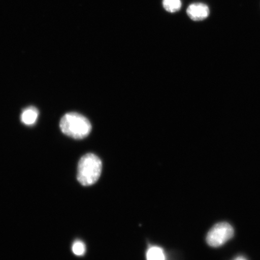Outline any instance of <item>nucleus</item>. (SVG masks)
Wrapping results in <instances>:
<instances>
[{
	"label": "nucleus",
	"mask_w": 260,
	"mask_h": 260,
	"mask_svg": "<svg viewBox=\"0 0 260 260\" xmlns=\"http://www.w3.org/2000/svg\"><path fill=\"white\" fill-rule=\"evenodd\" d=\"M60 128L65 135L75 139H82L89 135L92 125L86 117L71 112L65 114L61 118Z\"/></svg>",
	"instance_id": "1"
},
{
	"label": "nucleus",
	"mask_w": 260,
	"mask_h": 260,
	"mask_svg": "<svg viewBox=\"0 0 260 260\" xmlns=\"http://www.w3.org/2000/svg\"><path fill=\"white\" fill-rule=\"evenodd\" d=\"M102 162L93 154H87L81 158L78 165L77 180L84 186L95 183L100 177Z\"/></svg>",
	"instance_id": "2"
},
{
	"label": "nucleus",
	"mask_w": 260,
	"mask_h": 260,
	"mask_svg": "<svg viewBox=\"0 0 260 260\" xmlns=\"http://www.w3.org/2000/svg\"><path fill=\"white\" fill-rule=\"evenodd\" d=\"M235 230L230 223L219 222L214 225L208 233L206 241L210 246L217 248L233 238Z\"/></svg>",
	"instance_id": "3"
},
{
	"label": "nucleus",
	"mask_w": 260,
	"mask_h": 260,
	"mask_svg": "<svg viewBox=\"0 0 260 260\" xmlns=\"http://www.w3.org/2000/svg\"><path fill=\"white\" fill-rule=\"evenodd\" d=\"M187 14L191 20L200 21L204 20L210 15L208 6L202 3H195L188 6Z\"/></svg>",
	"instance_id": "4"
},
{
	"label": "nucleus",
	"mask_w": 260,
	"mask_h": 260,
	"mask_svg": "<svg viewBox=\"0 0 260 260\" xmlns=\"http://www.w3.org/2000/svg\"><path fill=\"white\" fill-rule=\"evenodd\" d=\"M39 116L38 110L35 107H29L23 110L21 115V122L26 125H34Z\"/></svg>",
	"instance_id": "5"
},
{
	"label": "nucleus",
	"mask_w": 260,
	"mask_h": 260,
	"mask_svg": "<svg viewBox=\"0 0 260 260\" xmlns=\"http://www.w3.org/2000/svg\"><path fill=\"white\" fill-rule=\"evenodd\" d=\"M147 260H165L164 251L157 246L151 247L146 253Z\"/></svg>",
	"instance_id": "6"
},
{
	"label": "nucleus",
	"mask_w": 260,
	"mask_h": 260,
	"mask_svg": "<svg viewBox=\"0 0 260 260\" xmlns=\"http://www.w3.org/2000/svg\"><path fill=\"white\" fill-rule=\"evenodd\" d=\"M181 0H164L162 6L166 11L170 13L177 12L181 8Z\"/></svg>",
	"instance_id": "7"
},
{
	"label": "nucleus",
	"mask_w": 260,
	"mask_h": 260,
	"mask_svg": "<svg viewBox=\"0 0 260 260\" xmlns=\"http://www.w3.org/2000/svg\"><path fill=\"white\" fill-rule=\"evenodd\" d=\"M73 252L75 255L81 256L84 254L86 252V246L83 242L77 240L73 243Z\"/></svg>",
	"instance_id": "8"
},
{
	"label": "nucleus",
	"mask_w": 260,
	"mask_h": 260,
	"mask_svg": "<svg viewBox=\"0 0 260 260\" xmlns=\"http://www.w3.org/2000/svg\"><path fill=\"white\" fill-rule=\"evenodd\" d=\"M234 260H247L245 257H243V256H238V257L236 258Z\"/></svg>",
	"instance_id": "9"
}]
</instances>
